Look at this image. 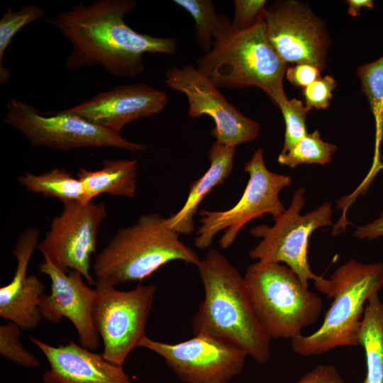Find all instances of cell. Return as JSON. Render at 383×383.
<instances>
[{"instance_id":"cell-1","label":"cell","mask_w":383,"mask_h":383,"mask_svg":"<svg viewBox=\"0 0 383 383\" xmlns=\"http://www.w3.org/2000/svg\"><path fill=\"white\" fill-rule=\"evenodd\" d=\"M136 6L133 0H96L46 19L72 44L66 69L100 65L114 77L135 78L144 70L143 54L174 55V38L139 33L126 24L124 16Z\"/></svg>"},{"instance_id":"cell-2","label":"cell","mask_w":383,"mask_h":383,"mask_svg":"<svg viewBox=\"0 0 383 383\" xmlns=\"http://www.w3.org/2000/svg\"><path fill=\"white\" fill-rule=\"evenodd\" d=\"M197 267L204 299L192 320L194 335L216 337L240 348L258 363L267 362L272 338L257 318L243 277L216 249L209 250Z\"/></svg>"},{"instance_id":"cell-3","label":"cell","mask_w":383,"mask_h":383,"mask_svg":"<svg viewBox=\"0 0 383 383\" xmlns=\"http://www.w3.org/2000/svg\"><path fill=\"white\" fill-rule=\"evenodd\" d=\"M196 65L217 88L256 87L276 104L287 97L283 87L287 63L270 45L265 21L238 30L225 14H219L211 49Z\"/></svg>"},{"instance_id":"cell-4","label":"cell","mask_w":383,"mask_h":383,"mask_svg":"<svg viewBox=\"0 0 383 383\" xmlns=\"http://www.w3.org/2000/svg\"><path fill=\"white\" fill-rule=\"evenodd\" d=\"M314 285L333 301L316 331L291 339L294 352L307 357L338 347L359 345L358 334L365 305L383 287V264L350 259L338 267L329 279L321 276Z\"/></svg>"},{"instance_id":"cell-5","label":"cell","mask_w":383,"mask_h":383,"mask_svg":"<svg viewBox=\"0 0 383 383\" xmlns=\"http://www.w3.org/2000/svg\"><path fill=\"white\" fill-rule=\"evenodd\" d=\"M157 213L141 215L132 226L121 228L96 255V281L112 286L142 281L167 263L181 260L199 265L197 253L179 238Z\"/></svg>"},{"instance_id":"cell-6","label":"cell","mask_w":383,"mask_h":383,"mask_svg":"<svg viewBox=\"0 0 383 383\" xmlns=\"http://www.w3.org/2000/svg\"><path fill=\"white\" fill-rule=\"evenodd\" d=\"M243 279L257 318L271 338L292 339L321 313V298L284 264L257 261Z\"/></svg>"},{"instance_id":"cell-7","label":"cell","mask_w":383,"mask_h":383,"mask_svg":"<svg viewBox=\"0 0 383 383\" xmlns=\"http://www.w3.org/2000/svg\"><path fill=\"white\" fill-rule=\"evenodd\" d=\"M244 171L249 174L248 182L242 196L233 206L224 211L203 209L199 211L201 225L194 240L197 248H209L213 238L223 231L219 245L221 248L227 249L250 221L266 213L274 218L286 211L279 199V193L291 185L292 179L289 175L270 171L265 165L261 148L245 164Z\"/></svg>"},{"instance_id":"cell-8","label":"cell","mask_w":383,"mask_h":383,"mask_svg":"<svg viewBox=\"0 0 383 383\" xmlns=\"http://www.w3.org/2000/svg\"><path fill=\"white\" fill-rule=\"evenodd\" d=\"M3 122L23 133L37 147L60 151L89 148H116L133 153L148 145L129 141L121 134L62 111L41 112L15 99H9Z\"/></svg>"},{"instance_id":"cell-9","label":"cell","mask_w":383,"mask_h":383,"mask_svg":"<svg viewBox=\"0 0 383 383\" xmlns=\"http://www.w3.org/2000/svg\"><path fill=\"white\" fill-rule=\"evenodd\" d=\"M93 321L103 343V357L123 367L131 352L146 336L145 329L155 294L154 284H138L121 291L96 281Z\"/></svg>"},{"instance_id":"cell-10","label":"cell","mask_w":383,"mask_h":383,"mask_svg":"<svg viewBox=\"0 0 383 383\" xmlns=\"http://www.w3.org/2000/svg\"><path fill=\"white\" fill-rule=\"evenodd\" d=\"M304 202V189L298 188L290 206L274 218L272 226L262 224L252 228L251 235L261 240L248 254L257 261L284 263L309 287V280L316 281L321 277L311 271L308 262L309 239L317 228L332 224L333 209L330 202H325L301 215Z\"/></svg>"},{"instance_id":"cell-11","label":"cell","mask_w":383,"mask_h":383,"mask_svg":"<svg viewBox=\"0 0 383 383\" xmlns=\"http://www.w3.org/2000/svg\"><path fill=\"white\" fill-rule=\"evenodd\" d=\"M107 216L103 202L63 204L49 231L38 244L43 257L65 272H79L89 285H95L90 273L91 257L96 252L99 228Z\"/></svg>"},{"instance_id":"cell-12","label":"cell","mask_w":383,"mask_h":383,"mask_svg":"<svg viewBox=\"0 0 383 383\" xmlns=\"http://www.w3.org/2000/svg\"><path fill=\"white\" fill-rule=\"evenodd\" d=\"M139 347L161 356L186 383H227L241 372L248 356L240 348L203 333L174 344L146 335Z\"/></svg>"},{"instance_id":"cell-13","label":"cell","mask_w":383,"mask_h":383,"mask_svg":"<svg viewBox=\"0 0 383 383\" xmlns=\"http://www.w3.org/2000/svg\"><path fill=\"white\" fill-rule=\"evenodd\" d=\"M165 83L170 89L187 96L191 118L208 115L213 118L215 127L211 133L215 140L237 147L258 137L259 123L245 116L229 103L218 88L193 64L168 69Z\"/></svg>"},{"instance_id":"cell-14","label":"cell","mask_w":383,"mask_h":383,"mask_svg":"<svg viewBox=\"0 0 383 383\" xmlns=\"http://www.w3.org/2000/svg\"><path fill=\"white\" fill-rule=\"evenodd\" d=\"M267 38L286 63L309 64L322 71L329 45L323 21L296 1L276 2L267 7Z\"/></svg>"},{"instance_id":"cell-15","label":"cell","mask_w":383,"mask_h":383,"mask_svg":"<svg viewBox=\"0 0 383 383\" xmlns=\"http://www.w3.org/2000/svg\"><path fill=\"white\" fill-rule=\"evenodd\" d=\"M43 257L39 271L50 277L51 285L50 294H45L41 299L42 317L54 324L67 318L78 333L79 344L90 350H96L101 338L93 321L95 289L84 282L79 272H65L48 257Z\"/></svg>"},{"instance_id":"cell-16","label":"cell","mask_w":383,"mask_h":383,"mask_svg":"<svg viewBox=\"0 0 383 383\" xmlns=\"http://www.w3.org/2000/svg\"><path fill=\"white\" fill-rule=\"evenodd\" d=\"M167 103L165 92L137 82L116 86L64 111L121 134L126 125L160 113Z\"/></svg>"},{"instance_id":"cell-17","label":"cell","mask_w":383,"mask_h":383,"mask_svg":"<svg viewBox=\"0 0 383 383\" xmlns=\"http://www.w3.org/2000/svg\"><path fill=\"white\" fill-rule=\"evenodd\" d=\"M39 231L35 227L24 230L11 251L17 261L12 280L0 288V316L21 329L35 328L43 318L40 311L45 287L35 275H27L29 262L38 247Z\"/></svg>"},{"instance_id":"cell-18","label":"cell","mask_w":383,"mask_h":383,"mask_svg":"<svg viewBox=\"0 0 383 383\" xmlns=\"http://www.w3.org/2000/svg\"><path fill=\"white\" fill-rule=\"evenodd\" d=\"M28 338L49 364L43 374V383H132L123 367L71 340L52 346L32 336Z\"/></svg>"},{"instance_id":"cell-19","label":"cell","mask_w":383,"mask_h":383,"mask_svg":"<svg viewBox=\"0 0 383 383\" xmlns=\"http://www.w3.org/2000/svg\"><path fill=\"white\" fill-rule=\"evenodd\" d=\"M236 147L215 140L209 150L210 167L190 186L187 198L182 208L165 218V225L178 234L188 235L194 230V218L199 204L217 186L222 184L231 174Z\"/></svg>"},{"instance_id":"cell-20","label":"cell","mask_w":383,"mask_h":383,"mask_svg":"<svg viewBox=\"0 0 383 383\" xmlns=\"http://www.w3.org/2000/svg\"><path fill=\"white\" fill-rule=\"evenodd\" d=\"M137 177L138 162L135 160H105L101 169L91 171L80 168L77 174L89 202L102 194L135 197Z\"/></svg>"},{"instance_id":"cell-21","label":"cell","mask_w":383,"mask_h":383,"mask_svg":"<svg viewBox=\"0 0 383 383\" xmlns=\"http://www.w3.org/2000/svg\"><path fill=\"white\" fill-rule=\"evenodd\" d=\"M358 342L366 358L362 383H383V301L379 294L372 295L365 305Z\"/></svg>"},{"instance_id":"cell-22","label":"cell","mask_w":383,"mask_h":383,"mask_svg":"<svg viewBox=\"0 0 383 383\" xmlns=\"http://www.w3.org/2000/svg\"><path fill=\"white\" fill-rule=\"evenodd\" d=\"M18 181L29 192L56 198L63 204L89 203L81 181L64 169L55 168L38 174L26 172L18 177Z\"/></svg>"},{"instance_id":"cell-23","label":"cell","mask_w":383,"mask_h":383,"mask_svg":"<svg viewBox=\"0 0 383 383\" xmlns=\"http://www.w3.org/2000/svg\"><path fill=\"white\" fill-rule=\"evenodd\" d=\"M337 147L321 139L318 131L307 133L292 148L280 152L277 161L290 168L302 164L326 165L331 161Z\"/></svg>"},{"instance_id":"cell-24","label":"cell","mask_w":383,"mask_h":383,"mask_svg":"<svg viewBox=\"0 0 383 383\" xmlns=\"http://www.w3.org/2000/svg\"><path fill=\"white\" fill-rule=\"evenodd\" d=\"M43 7L37 4L24 5L19 11L8 8L0 19V84L6 83L11 78L9 70L4 67L3 59L5 51L14 35L24 26L42 18Z\"/></svg>"},{"instance_id":"cell-25","label":"cell","mask_w":383,"mask_h":383,"mask_svg":"<svg viewBox=\"0 0 383 383\" xmlns=\"http://www.w3.org/2000/svg\"><path fill=\"white\" fill-rule=\"evenodd\" d=\"M357 74L374 118L377 147L383 136V55L358 67Z\"/></svg>"},{"instance_id":"cell-26","label":"cell","mask_w":383,"mask_h":383,"mask_svg":"<svg viewBox=\"0 0 383 383\" xmlns=\"http://www.w3.org/2000/svg\"><path fill=\"white\" fill-rule=\"evenodd\" d=\"M173 2L187 11L195 23L196 38L200 48L208 52L212 47L217 14L210 0H174Z\"/></svg>"},{"instance_id":"cell-27","label":"cell","mask_w":383,"mask_h":383,"mask_svg":"<svg viewBox=\"0 0 383 383\" xmlns=\"http://www.w3.org/2000/svg\"><path fill=\"white\" fill-rule=\"evenodd\" d=\"M277 105L282 113L286 124L284 142L281 151L285 152L307 134L306 120L311 109L295 98L289 100L286 97Z\"/></svg>"},{"instance_id":"cell-28","label":"cell","mask_w":383,"mask_h":383,"mask_svg":"<svg viewBox=\"0 0 383 383\" xmlns=\"http://www.w3.org/2000/svg\"><path fill=\"white\" fill-rule=\"evenodd\" d=\"M21 328L9 321L0 326V353L1 356L18 365L35 368L40 367L37 357L23 348L19 340Z\"/></svg>"},{"instance_id":"cell-29","label":"cell","mask_w":383,"mask_h":383,"mask_svg":"<svg viewBox=\"0 0 383 383\" xmlns=\"http://www.w3.org/2000/svg\"><path fill=\"white\" fill-rule=\"evenodd\" d=\"M267 1L235 0L232 26L238 30H249L264 21Z\"/></svg>"},{"instance_id":"cell-30","label":"cell","mask_w":383,"mask_h":383,"mask_svg":"<svg viewBox=\"0 0 383 383\" xmlns=\"http://www.w3.org/2000/svg\"><path fill=\"white\" fill-rule=\"evenodd\" d=\"M335 87L336 82L331 76L326 75L318 78L304 88L305 105L311 109H326L330 104Z\"/></svg>"},{"instance_id":"cell-31","label":"cell","mask_w":383,"mask_h":383,"mask_svg":"<svg viewBox=\"0 0 383 383\" xmlns=\"http://www.w3.org/2000/svg\"><path fill=\"white\" fill-rule=\"evenodd\" d=\"M285 75L292 84L304 88L321 77V70L311 65L296 64L287 67Z\"/></svg>"},{"instance_id":"cell-32","label":"cell","mask_w":383,"mask_h":383,"mask_svg":"<svg viewBox=\"0 0 383 383\" xmlns=\"http://www.w3.org/2000/svg\"><path fill=\"white\" fill-rule=\"evenodd\" d=\"M295 383H346L335 366L319 365L304 374Z\"/></svg>"},{"instance_id":"cell-33","label":"cell","mask_w":383,"mask_h":383,"mask_svg":"<svg viewBox=\"0 0 383 383\" xmlns=\"http://www.w3.org/2000/svg\"><path fill=\"white\" fill-rule=\"evenodd\" d=\"M353 235L360 239L369 240L383 236V211L379 218L362 226H357Z\"/></svg>"},{"instance_id":"cell-34","label":"cell","mask_w":383,"mask_h":383,"mask_svg":"<svg viewBox=\"0 0 383 383\" xmlns=\"http://www.w3.org/2000/svg\"><path fill=\"white\" fill-rule=\"evenodd\" d=\"M348 13L352 16H357L362 8L372 9L373 1L371 0H348Z\"/></svg>"}]
</instances>
